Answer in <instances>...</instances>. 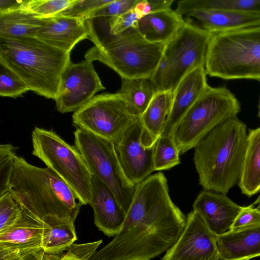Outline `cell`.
Returning a JSON list of instances; mask_svg holds the SVG:
<instances>
[{"label":"cell","mask_w":260,"mask_h":260,"mask_svg":"<svg viewBox=\"0 0 260 260\" xmlns=\"http://www.w3.org/2000/svg\"><path fill=\"white\" fill-rule=\"evenodd\" d=\"M223 260H249L260 256V224L217 236Z\"/></svg>","instance_id":"20"},{"label":"cell","mask_w":260,"mask_h":260,"mask_svg":"<svg viewBox=\"0 0 260 260\" xmlns=\"http://www.w3.org/2000/svg\"><path fill=\"white\" fill-rule=\"evenodd\" d=\"M17 148L9 144L0 145V195L9 190L13 171Z\"/></svg>","instance_id":"34"},{"label":"cell","mask_w":260,"mask_h":260,"mask_svg":"<svg viewBox=\"0 0 260 260\" xmlns=\"http://www.w3.org/2000/svg\"><path fill=\"white\" fill-rule=\"evenodd\" d=\"M43 22L44 18L21 10L0 14V36L35 37Z\"/></svg>","instance_id":"26"},{"label":"cell","mask_w":260,"mask_h":260,"mask_svg":"<svg viewBox=\"0 0 260 260\" xmlns=\"http://www.w3.org/2000/svg\"><path fill=\"white\" fill-rule=\"evenodd\" d=\"M258 116L260 118V99H259V105H258Z\"/></svg>","instance_id":"43"},{"label":"cell","mask_w":260,"mask_h":260,"mask_svg":"<svg viewBox=\"0 0 260 260\" xmlns=\"http://www.w3.org/2000/svg\"><path fill=\"white\" fill-rule=\"evenodd\" d=\"M174 0H139L134 7L140 18L149 13L171 8Z\"/></svg>","instance_id":"39"},{"label":"cell","mask_w":260,"mask_h":260,"mask_svg":"<svg viewBox=\"0 0 260 260\" xmlns=\"http://www.w3.org/2000/svg\"><path fill=\"white\" fill-rule=\"evenodd\" d=\"M214 34L190 21L166 45L157 69L151 79L156 93L174 91L180 81L194 69L204 66Z\"/></svg>","instance_id":"7"},{"label":"cell","mask_w":260,"mask_h":260,"mask_svg":"<svg viewBox=\"0 0 260 260\" xmlns=\"http://www.w3.org/2000/svg\"><path fill=\"white\" fill-rule=\"evenodd\" d=\"M91 188L88 204L93 210L94 223L105 235L114 237L120 231L126 213L110 188L93 175Z\"/></svg>","instance_id":"17"},{"label":"cell","mask_w":260,"mask_h":260,"mask_svg":"<svg viewBox=\"0 0 260 260\" xmlns=\"http://www.w3.org/2000/svg\"><path fill=\"white\" fill-rule=\"evenodd\" d=\"M44 254L45 252L43 250L36 254L28 255L23 257H15L0 260H43Z\"/></svg>","instance_id":"41"},{"label":"cell","mask_w":260,"mask_h":260,"mask_svg":"<svg viewBox=\"0 0 260 260\" xmlns=\"http://www.w3.org/2000/svg\"><path fill=\"white\" fill-rule=\"evenodd\" d=\"M43 231L42 220L22 208L17 221L0 232V259L23 257L43 251Z\"/></svg>","instance_id":"15"},{"label":"cell","mask_w":260,"mask_h":260,"mask_svg":"<svg viewBox=\"0 0 260 260\" xmlns=\"http://www.w3.org/2000/svg\"><path fill=\"white\" fill-rule=\"evenodd\" d=\"M86 25L89 38L94 46L85 55V59L98 60L116 72L121 78H149L154 76L166 44L150 42L135 28L112 35L104 28L98 33L89 20Z\"/></svg>","instance_id":"5"},{"label":"cell","mask_w":260,"mask_h":260,"mask_svg":"<svg viewBox=\"0 0 260 260\" xmlns=\"http://www.w3.org/2000/svg\"><path fill=\"white\" fill-rule=\"evenodd\" d=\"M0 61L15 72L29 89L55 100L70 53L35 37L0 36Z\"/></svg>","instance_id":"4"},{"label":"cell","mask_w":260,"mask_h":260,"mask_svg":"<svg viewBox=\"0 0 260 260\" xmlns=\"http://www.w3.org/2000/svg\"><path fill=\"white\" fill-rule=\"evenodd\" d=\"M242 208L225 194L205 189L200 192L193 204V211L216 236L231 231Z\"/></svg>","instance_id":"16"},{"label":"cell","mask_w":260,"mask_h":260,"mask_svg":"<svg viewBox=\"0 0 260 260\" xmlns=\"http://www.w3.org/2000/svg\"><path fill=\"white\" fill-rule=\"evenodd\" d=\"M139 1L112 0L109 4L94 11L89 19L120 15L134 9Z\"/></svg>","instance_id":"37"},{"label":"cell","mask_w":260,"mask_h":260,"mask_svg":"<svg viewBox=\"0 0 260 260\" xmlns=\"http://www.w3.org/2000/svg\"><path fill=\"white\" fill-rule=\"evenodd\" d=\"M23 1L0 0V14L20 10Z\"/></svg>","instance_id":"40"},{"label":"cell","mask_w":260,"mask_h":260,"mask_svg":"<svg viewBox=\"0 0 260 260\" xmlns=\"http://www.w3.org/2000/svg\"><path fill=\"white\" fill-rule=\"evenodd\" d=\"M9 190L23 209L42 219L55 216L73 222L82 205L70 186L50 168L16 156Z\"/></svg>","instance_id":"3"},{"label":"cell","mask_w":260,"mask_h":260,"mask_svg":"<svg viewBox=\"0 0 260 260\" xmlns=\"http://www.w3.org/2000/svg\"><path fill=\"white\" fill-rule=\"evenodd\" d=\"M35 37L69 53L79 42L89 39L86 21L60 15L44 18Z\"/></svg>","instance_id":"19"},{"label":"cell","mask_w":260,"mask_h":260,"mask_svg":"<svg viewBox=\"0 0 260 260\" xmlns=\"http://www.w3.org/2000/svg\"><path fill=\"white\" fill-rule=\"evenodd\" d=\"M29 90L19 75L0 61V95L16 98Z\"/></svg>","instance_id":"31"},{"label":"cell","mask_w":260,"mask_h":260,"mask_svg":"<svg viewBox=\"0 0 260 260\" xmlns=\"http://www.w3.org/2000/svg\"><path fill=\"white\" fill-rule=\"evenodd\" d=\"M32 154L40 158L72 189L82 205L91 198L92 174L78 150L52 131L36 127Z\"/></svg>","instance_id":"9"},{"label":"cell","mask_w":260,"mask_h":260,"mask_svg":"<svg viewBox=\"0 0 260 260\" xmlns=\"http://www.w3.org/2000/svg\"><path fill=\"white\" fill-rule=\"evenodd\" d=\"M137 115L121 94L95 95L72 116L74 125L94 135L117 141Z\"/></svg>","instance_id":"11"},{"label":"cell","mask_w":260,"mask_h":260,"mask_svg":"<svg viewBox=\"0 0 260 260\" xmlns=\"http://www.w3.org/2000/svg\"><path fill=\"white\" fill-rule=\"evenodd\" d=\"M173 97V92L170 90L156 92L141 115L145 131L155 140L161 135L170 112Z\"/></svg>","instance_id":"25"},{"label":"cell","mask_w":260,"mask_h":260,"mask_svg":"<svg viewBox=\"0 0 260 260\" xmlns=\"http://www.w3.org/2000/svg\"><path fill=\"white\" fill-rule=\"evenodd\" d=\"M238 184L242 193L248 197L260 191V127L249 130L245 158Z\"/></svg>","instance_id":"24"},{"label":"cell","mask_w":260,"mask_h":260,"mask_svg":"<svg viewBox=\"0 0 260 260\" xmlns=\"http://www.w3.org/2000/svg\"><path fill=\"white\" fill-rule=\"evenodd\" d=\"M180 152L171 136H160L154 147V171L171 169L180 163Z\"/></svg>","instance_id":"29"},{"label":"cell","mask_w":260,"mask_h":260,"mask_svg":"<svg viewBox=\"0 0 260 260\" xmlns=\"http://www.w3.org/2000/svg\"><path fill=\"white\" fill-rule=\"evenodd\" d=\"M161 260H223L217 236L193 211L187 215L185 228L176 243Z\"/></svg>","instance_id":"14"},{"label":"cell","mask_w":260,"mask_h":260,"mask_svg":"<svg viewBox=\"0 0 260 260\" xmlns=\"http://www.w3.org/2000/svg\"><path fill=\"white\" fill-rule=\"evenodd\" d=\"M102 240L83 244H73L66 250L60 254L44 255L43 260H89L96 252Z\"/></svg>","instance_id":"33"},{"label":"cell","mask_w":260,"mask_h":260,"mask_svg":"<svg viewBox=\"0 0 260 260\" xmlns=\"http://www.w3.org/2000/svg\"><path fill=\"white\" fill-rule=\"evenodd\" d=\"M74 134L75 147L82 156L92 175L110 188L126 213L136 186L125 176L114 143L80 128H77Z\"/></svg>","instance_id":"10"},{"label":"cell","mask_w":260,"mask_h":260,"mask_svg":"<svg viewBox=\"0 0 260 260\" xmlns=\"http://www.w3.org/2000/svg\"><path fill=\"white\" fill-rule=\"evenodd\" d=\"M120 88L117 92L122 94L138 116L145 111L156 91L149 78H122Z\"/></svg>","instance_id":"28"},{"label":"cell","mask_w":260,"mask_h":260,"mask_svg":"<svg viewBox=\"0 0 260 260\" xmlns=\"http://www.w3.org/2000/svg\"><path fill=\"white\" fill-rule=\"evenodd\" d=\"M104 89L92 61H71L61 77L55 100L56 109L61 113L75 112Z\"/></svg>","instance_id":"13"},{"label":"cell","mask_w":260,"mask_h":260,"mask_svg":"<svg viewBox=\"0 0 260 260\" xmlns=\"http://www.w3.org/2000/svg\"><path fill=\"white\" fill-rule=\"evenodd\" d=\"M186 219L170 198L165 176H149L136 185L119 232L89 260H150L176 243Z\"/></svg>","instance_id":"1"},{"label":"cell","mask_w":260,"mask_h":260,"mask_svg":"<svg viewBox=\"0 0 260 260\" xmlns=\"http://www.w3.org/2000/svg\"><path fill=\"white\" fill-rule=\"evenodd\" d=\"M209 86L204 66L194 69L180 81L173 91L171 108L161 136H171L182 117Z\"/></svg>","instance_id":"18"},{"label":"cell","mask_w":260,"mask_h":260,"mask_svg":"<svg viewBox=\"0 0 260 260\" xmlns=\"http://www.w3.org/2000/svg\"><path fill=\"white\" fill-rule=\"evenodd\" d=\"M247 138L246 125L234 116L215 127L194 147V164L204 189L226 195L238 183Z\"/></svg>","instance_id":"2"},{"label":"cell","mask_w":260,"mask_h":260,"mask_svg":"<svg viewBox=\"0 0 260 260\" xmlns=\"http://www.w3.org/2000/svg\"><path fill=\"white\" fill-rule=\"evenodd\" d=\"M111 1L75 0L74 3L58 15L76 18L86 21L89 19L94 11L109 4Z\"/></svg>","instance_id":"35"},{"label":"cell","mask_w":260,"mask_h":260,"mask_svg":"<svg viewBox=\"0 0 260 260\" xmlns=\"http://www.w3.org/2000/svg\"><path fill=\"white\" fill-rule=\"evenodd\" d=\"M103 19L109 34L112 35H117L129 28H136L140 17L134 9H133L120 15L103 17Z\"/></svg>","instance_id":"36"},{"label":"cell","mask_w":260,"mask_h":260,"mask_svg":"<svg viewBox=\"0 0 260 260\" xmlns=\"http://www.w3.org/2000/svg\"><path fill=\"white\" fill-rule=\"evenodd\" d=\"M253 204L256 205L257 208L260 210V192L257 198L256 199Z\"/></svg>","instance_id":"42"},{"label":"cell","mask_w":260,"mask_h":260,"mask_svg":"<svg viewBox=\"0 0 260 260\" xmlns=\"http://www.w3.org/2000/svg\"><path fill=\"white\" fill-rule=\"evenodd\" d=\"M42 248L45 253L60 254L77 240L74 222L55 216L44 217Z\"/></svg>","instance_id":"23"},{"label":"cell","mask_w":260,"mask_h":260,"mask_svg":"<svg viewBox=\"0 0 260 260\" xmlns=\"http://www.w3.org/2000/svg\"><path fill=\"white\" fill-rule=\"evenodd\" d=\"M184 22L182 16L169 8L141 17L135 28L147 41L166 44L176 35Z\"/></svg>","instance_id":"22"},{"label":"cell","mask_w":260,"mask_h":260,"mask_svg":"<svg viewBox=\"0 0 260 260\" xmlns=\"http://www.w3.org/2000/svg\"><path fill=\"white\" fill-rule=\"evenodd\" d=\"M226 10L260 14V0H182L175 11L187 16L198 10Z\"/></svg>","instance_id":"27"},{"label":"cell","mask_w":260,"mask_h":260,"mask_svg":"<svg viewBox=\"0 0 260 260\" xmlns=\"http://www.w3.org/2000/svg\"><path fill=\"white\" fill-rule=\"evenodd\" d=\"M205 68L211 77L260 82V24L214 34Z\"/></svg>","instance_id":"6"},{"label":"cell","mask_w":260,"mask_h":260,"mask_svg":"<svg viewBox=\"0 0 260 260\" xmlns=\"http://www.w3.org/2000/svg\"><path fill=\"white\" fill-rule=\"evenodd\" d=\"M187 16L201 22V27L217 34L234 31L260 24V14L226 10H198Z\"/></svg>","instance_id":"21"},{"label":"cell","mask_w":260,"mask_h":260,"mask_svg":"<svg viewBox=\"0 0 260 260\" xmlns=\"http://www.w3.org/2000/svg\"><path fill=\"white\" fill-rule=\"evenodd\" d=\"M241 111L239 101L226 87L210 86L177 123L171 136L180 154L194 147L212 129Z\"/></svg>","instance_id":"8"},{"label":"cell","mask_w":260,"mask_h":260,"mask_svg":"<svg viewBox=\"0 0 260 260\" xmlns=\"http://www.w3.org/2000/svg\"><path fill=\"white\" fill-rule=\"evenodd\" d=\"M140 117L137 118L114 143L125 176L136 186L154 171L153 154L157 140H153L146 133Z\"/></svg>","instance_id":"12"},{"label":"cell","mask_w":260,"mask_h":260,"mask_svg":"<svg viewBox=\"0 0 260 260\" xmlns=\"http://www.w3.org/2000/svg\"><path fill=\"white\" fill-rule=\"evenodd\" d=\"M75 0L23 1L20 10L29 13L39 18L51 17L59 14Z\"/></svg>","instance_id":"30"},{"label":"cell","mask_w":260,"mask_h":260,"mask_svg":"<svg viewBox=\"0 0 260 260\" xmlns=\"http://www.w3.org/2000/svg\"><path fill=\"white\" fill-rule=\"evenodd\" d=\"M260 224V210L252 204L243 207L236 218L231 230H237Z\"/></svg>","instance_id":"38"},{"label":"cell","mask_w":260,"mask_h":260,"mask_svg":"<svg viewBox=\"0 0 260 260\" xmlns=\"http://www.w3.org/2000/svg\"><path fill=\"white\" fill-rule=\"evenodd\" d=\"M22 211V205L10 190L0 195V232L13 225Z\"/></svg>","instance_id":"32"}]
</instances>
